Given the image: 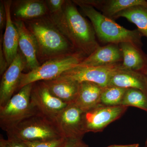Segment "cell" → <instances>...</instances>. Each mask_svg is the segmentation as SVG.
<instances>
[{
	"label": "cell",
	"mask_w": 147,
	"mask_h": 147,
	"mask_svg": "<svg viewBox=\"0 0 147 147\" xmlns=\"http://www.w3.org/2000/svg\"><path fill=\"white\" fill-rule=\"evenodd\" d=\"M48 16L76 52L87 57L100 46L92 25L79 12L73 1L66 0L59 11Z\"/></svg>",
	"instance_id": "obj_1"
},
{
	"label": "cell",
	"mask_w": 147,
	"mask_h": 147,
	"mask_svg": "<svg viewBox=\"0 0 147 147\" xmlns=\"http://www.w3.org/2000/svg\"><path fill=\"white\" fill-rule=\"evenodd\" d=\"M24 22L36 41L38 61L44 63L77 52L48 15Z\"/></svg>",
	"instance_id": "obj_2"
},
{
	"label": "cell",
	"mask_w": 147,
	"mask_h": 147,
	"mask_svg": "<svg viewBox=\"0 0 147 147\" xmlns=\"http://www.w3.org/2000/svg\"><path fill=\"white\" fill-rule=\"evenodd\" d=\"M78 5L82 13L90 20L96 35L100 41L108 44L119 45L129 42L142 47L141 38L143 36L138 30H127L117 24L113 19L106 17L91 6L72 1Z\"/></svg>",
	"instance_id": "obj_3"
},
{
	"label": "cell",
	"mask_w": 147,
	"mask_h": 147,
	"mask_svg": "<svg viewBox=\"0 0 147 147\" xmlns=\"http://www.w3.org/2000/svg\"><path fill=\"white\" fill-rule=\"evenodd\" d=\"M6 132L8 139L23 142L65 138L56 119L38 110Z\"/></svg>",
	"instance_id": "obj_4"
},
{
	"label": "cell",
	"mask_w": 147,
	"mask_h": 147,
	"mask_svg": "<svg viewBox=\"0 0 147 147\" xmlns=\"http://www.w3.org/2000/svg\"><path fill=\"white\" fill-rule=\"evenodd\" d=\"M86 57L76 52L46 61L33 70L22 73L18 90L28 84L56 79L65 71L75 67Z\"/></svg>",
	"instance_id": "obj_5"
},
{
	"label": "cell",
	"mask_w": 147,
	"mask_h": 147,
	"mask_svg": "<svg viewBox=\"0 0 147 147\" xmlns=\"http://www.w3.org/2000/svg\"><path fill=\"white\" fill-rule=\"evenodd\" d=\"M33 84L22 87L4 106L0 107V126L4 131H6L37 110L31 100Z\"/></svg>",
	"instance_id": "obj_6"
},
{
	"label": "cell",
	"mask_w": 147,
	"mask_h": 147,
	"mask_svg": "<svg viewBox=\"0 0 147 147\" xmlns=\"http://www.w3.org/2000/svg\"><path fill=\"white\" fill-rule=\"evenodd\" d=\"M122 63L101 66H79L65 71L59 76L78 83L90 82L102 88L108 86L110 79L116 71L123 68Z\"/></svg>",
	"instance_id": "obj_7"
},
{
	"label": "cell",
	"mask_w": 147,
	"mask_h": 147,
	"mask_svg": "<svg viewBox=\"0 0 147 147\" xmlns=\"http://www.w3.org/2000/svg\"><path fill=\"white\" fill-rule=\"evenodd\" d=\"M127 109L123 105L108 106L100 103L84 112L83 125L85 133L102 131L108 125L119 119Z\"/></svg>",
	"instance_id": "obj_8"
},
{
	"label": "cell",
	"mask_w": 147,
	"mask_h": 147,
	"mask_svg": "<svg viewBox=\"0 0 147 147\" xmlns=\"http://www.w3.org/2000/svg\"><path fill=\"white\" fill-rule=\"evenodd\" d=\"M84 111L74 102L68 104L56 117V120L66 139L82 140L84 134Z\"/></svg>",
	"instance_id": "obj_9"
},
{
	"label": "cell",
	"mask_w": 147,
	"mask_h": 147,
	"mask_svg": "<svg viewBox=\"0 0 147 147\" xmlns=\"http://www.w3.org/2000/svg\"><path fill=\"white\" fill-rule=\"evenodd\" d=\"M27 62L21 51L2 75L0 85V107H3L18 90L22 71L26 68Z\"/></svg>",
	"instance_id": "obj_10"
},
{
	"label": "cell",
	"mask_w": 147,
	"mask_h": 147,
	"mask_svg": "<svg viewBox=\"0 0 147 147\" xmlns=\"http://www.w3.org/2000/svg\"><path fill=\"white\" fill-rule=\"evenodd\" d=\"M30 97L38 111L55 119L68 105L53 96L40 81L34 83Z\"/></svg>",
	"instance_id": "obj_11"
},
{
	"label": "cell",
	"mask_w": 147,
	"mask_h": 147,
	"mask_svg": "<svg viewBox=\"0 0 147 147\" xmlns=\"http://www.w3.org/2000/svg\"><path fill=\"white\" fill-rule=\"evenodd\" d=\"M13 21L18 31L19 50L26 61L27 69L32 71L41 65L38 59L36 41L24 21L14 18Z\"/></svg>",
	"instance_id": "obj_12"
},
{
	"label": "cell",
	"mask_w": 147,
	"mask_h": 147,
	"mask_svg": "<svg viewBox=\"0 0 147 147\" xmlns=\"http://www.w3.org/2000/svg\"><path fill=\"white\" fill-rule=\"evenodd\" d=\"M122 53L119 45L108 44L99 46L77 66L96 67L122 63Z\"/></svg>",
	"instance_id": "obj_13"
},
{
	"label": "cell",
	"mask_w": 147,
	"mask_h": 147,
	"mask_svg": "<svg viewBox=\"0 0 147 147\" xmlns=\"http://www.w3.org/2000/svg\"><path fill=\"white\" fill-rule=\"evenodd\" d=\"M4 3L6 12V23L2 47L9 67L18 53V34L17 28L11 19V8L12 1H4Z\"/></svg>",
	"instance_id": "obj_14"
},
{
	"label": "cell",
	"mask_w": 147,
	"mask_h": 147,
	"mask_svg": "<svg viewBox=\"0 0 147 147\" xmlns=\"http://www.w3.org/2000/svg\"><path fill=\"white\" fill-rule=\"evenodd\" d=\"M40 82L53 96L64 103L69 104L75 102L79 92V83L61 76Z\"/></svg>",
	"instance_id": "obj_15"
},
{
	"label": "cell",
	"mask_w": 147,
	"mask_h": 147,
	"mask_svg": "<svg viewBox=\"0 0 147 147\" xmlns=\"http://www.w3.org/2000/svg\"><path fill=\"white\" fill-rule=\"evenodd\" d=\"M84 4L91 6L101 11L108 18L113 19L115 16L125 9L135 6H147L146 0H76Z\"/></svg>",
	"instance_id": "obj_16"
},
{
	"label": "cell",
	"mask_w": 147,
	"mask_h": 147,
	"mask_svg": "<svg viewBox=\"0 0 147 147\" xmlns=\"http://www.w3.org/2000/svg\"><path fill=\"white\" fill-rule=\"evenodd\" d=\"M13 5L14 18L24 21L41 18L49 13L45 1L20 0L14 1Z\"/></svg>",
	"instance_id": "obj_17"
},
{
	"label": "cell",
	"mask_w": 147,
	"mask_h": 147,
	"mask_svg": "<svg viewBox=\"0 0 147 147\" xmlns=\"http://www.w3.org/2000/svg\"><path fill=\"white\" fill-rule=\"evenodd\" d=\"M108 86L136 89L147 94V84L144 74L124 68L119 69L113 74Z\"/></svg>",
	"instance_id": "obj_18"
},
{
	"label": "cell",
	"mask_w": 147,
	"mask_h": 147,
	"mask_svg": "<svg viewBox=\"0 0 147 147\" xmlns=\"http://www.w3.org/2000/svg\"><path fill=\"white\" fill-rule=\"evenodd\" d=\"M123 56L124 68L144 73L147 71V57L141 47L129 42L119 44Z\"/></svg>",
	"instance_id": "obj_19"
},
{
	"label": "cell",
	"mask_w": 147,
	"mask_h": 147,
	"mask_svg": "<svg viewBox=\"0 0 147 147\" xmlns=\"http://www.w3.org/2000/svg\"><path fill=\"white\" fill-rule=\"evenodd\" d=\"M102 87L90 82L79 83V92L74 103L84 112L100 103Z\"/></svg>",
	"instance_id": "obj_20"
},
{
	"label": "cell",
	"mask_w": 147,
	"mask_h": 147,
	"mask_svg": "<svg viewBox=\"0 0 147 147\" xmlns=\"http://www.w3.org/2000/svg\"><path fill=\"white\" fill-rule=\"evenodd\" d=\"M123 17L137 26L143 36L147 38V6H135L117 14L113 19Z\"/></svg>",
	"instance_id": "obj_21"
},
{
	"label": "cell",
	"mask_w": 147,
	"mask_h": 147,
	"mask_svg": "<svg viewBox=\"0 0 147 147\" xmlns=\"http://www.w3.org/2000/svg\"><path fill=\"white\" fill-rule=\"evenodd\" d=\"M121 105L136 107L147 112V94L141 90L127 89Z\"/></svg>",
	"instance_id": "obj_22"
},
{
	"label": "cell",
	"mask_w": 147,
	"mask_h": 147,
	"mask_svg": "<svg viewBox=\"0 0 147 147\" xmlns=\"http://www.w3.org/2000/svg\"><path fill=\"white\" fill-rule=\"evenodd\" d=\"M126 89L112 86L102 88L100 103L108 106L121 105Z\"/></svg>",
	"instance_id": "obj_23"
},
{
	"label": "cell",
	"mask_w": 147,
	"mask_h": 147,
	"mask_svg": "<svg viewBox=\"0 0 147 147\" xmlns=\"http://www.w3.org/2000/svg\"><path fill=\"white\" fill-rule=\"evenodd\" d=\"M67 139L65 138L46 141L25 142L28 147H64Z\"/></svg>",
	"instance_id": "obj_24"
},
{
	"label": "cell",
	"mask_w": 147,
	"mask_h": 147,
	"mask_svg": "<svg viewBox=\"0 0 147 147\" xmlns=\"http://www.w3.org/2000/svg\"><path fill=\"white\" fill-rule=\"evenodd\" d=\"M65 0H46L45 1L49 14L59 12L62 9Z\"/></svg>",
	"instance_id": "obj_25"
},
{
	"label": "cell",
	"mask_w": 147,
	"mask_h": 147,
	"mask_svg": "<svg viewBox=\"0 0 147 147\" xmlns=\"http://www.w3.org/2000/svg\"><path fill=\"white\" fill-rule=\"evenodd\" d=\"M0 147H28L24 142L13 139H5L1 136Z\"/></svg>",
	"instance_id": "obj_26"
},
{
	"label": "cell",
	"mask_w": 147,
	"mask_h": 147,
	"mask_svg": "<svg viewBox=\"0 0 147 147\" xmlns=\"http://www.w3.org/2000/svg\"><path fill=\"white\" fill-rule=\"evenodd\" d=\"M2 44L1 43L0 44V74L1 75H3L8 67V64L3 51Z\"/></svg>",
	"instance_id": "obj_27"
},
{
	"label": "cell",
	"mask_w": 147,
	"mask_h": 147,
	"mask_svg": "<svg viewBox=\"0 0 147 147\" xmlns=\"http://www.w3.org/2000/svg\"><path fill=\"white\" fill-rule=\"evenodd\" d=\"M6 23V12L4 1L0 2V28L1 30L5 27Z\"/></svg>",
	"instance_id": "obj_28"
},
{
	"label": "cell",
	"mask_w": 147,
	"mask_h": 147,
	"mask_svg": "<svg viewBox=\"0 0 147 147\" xmlns=\"http://www.w3.org/2000/svg\"><path fill=\"white\" fill-rule=\"evenodd\" d=\"M84 144L82 140L67 139L64 147H82Z\"/></svg>",
	"instance_id": "obj_29"
},
{
	"label": "cell",
	"mask_w": 147,
	"mask_h": 147,
	"mask_svg": "<svg viewBox=\"0 0 147 147\" xmlns=\"http://www.w3.org/2000/svg\"><path fill=\"white\" fill-rule=\"evenodd\" d=\"M139 144H133L126 145H113L108 147H139Z\"/></svg>",
	"instance_id": "obj_30"
},
{
	"label": "cell",
	"mask_w": 147,
	"mask_h": 147,
	"mask_svg": "<svg viewBox=\"0 0 147 147\" xmlns=\"http://www.w3.org/2000/svg\"><path fill=\"white\" fill-rule=\"evenodd\" d=\"M145 74L146 77V79L147 84V71H146L145 73H144Z\"/></svg>",
	"instance_id": "obj_31"
},
{
	"label": "cell",
	"mask_w": 147,
	"mask_h": 147,
	"mask_svg": "<svg viewBox=\"0 0 147 147\" xmlns=\"http://www.w3.org/2000/svg\"><path fill=\"white\" fill-rule=\"evenodd\" d=\"M82 147H88V146H86V145L85 144H84V145H83V146H82Z\"/></svg>",
	"instance_id": "obj_32"
},
{
	"label": "cell",
	"mask_w": 147,
	"mask_h": 147,
	"mask_svg": "<svg viewBox=\"0 0 147 147\" xmlns=\"http://www.w3.org/2000/svg\"><path fill=\"white\" fill-rule=\"evenodd\" d=\"M146 147H147V140L146 142Z\"/></svg>",
	"instance_id": "obj_33"
}]
</instances>
